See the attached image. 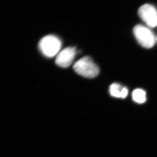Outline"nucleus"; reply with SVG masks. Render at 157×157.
<instances>
[{
	"mask_svg": "<svg viewBox=\"0 0 157 157\" xmlns=\"http://www.w3.org/2000/svg\"><path fill=\"white\" fill-rule=\"evenodd\" d=\"M133 33L139 44L145 48H153L157 41L154 34L146 26L136 25L133 29Z\"/></svg>",
	"mask_w": 157,
	"mask_h": 157,
	"instance_id": "obj_3",
	"label": "nucleus"
},
{
	"mask_svg": "<svg viewBox=\"0 0 157 157\" xmlns=\"http://www.w3.org/2000/svg\"><path fill=\"white\" fill-rule=\"evenodd\" d=\"M156 41H157V37H156Z\"/></svg>",
	"mask_w": 157,
	"mask_h": 157,
	"instance_id": "obj_8",
	"label": "nucleus"
},
{
	"mask_svg": "<svg viewBox=\"0 0 157 157\" xmlns=\"http://www.w3.org/2000/svg\"><path fill=\"white\" fill-rule=\"evenodd\" d=\"M76 48L68 47L60 52L56 58V64L63 68H67L70 67L73 63L76 56Z\"/></svg>",
	"mask_w": 157,
	"mask_h": 157,
	"instance_id": "obj_5",
	"label": "nucleus"
},
{
	"mask_svg": "<svg viewBox=\"0 0 157 157\" xmlns=\"http://www.w3.org/2000/svg\"><path fill=\"white\" fill-rule=\"evenodd\" d=\"M109 92L112 97L125 98L128 94V89L118 83H113L109 87Z\"/></svg>",
	"mask_w": 157,
	"mask_h": 157,
	"instance_id": "obj_6",
	"label": "nucleus"
},
{
	"mask_svg": "<svg viewBox=\"0 0 157 157\" xmlns=\"http://www.w3.org/2000/svg\"><path fill=\"white\" fill-rule=\"evenodd\" d=\"M62 42L58 37L53 35H48L41 39L39 48L44 56L48 58L54 57L60 52Z\"/></svg>",
	"mask_w": 157,
	"mask_h": 157,
	"instance_id": "obj_1",
	"label": "nucleus"
},
{
	"mask_svg": "<svg viewBox=\"0 0 157 157\" xmlns=\"http://www.w3.org/2000/svg\"><path fill=\"white\" fill-rule=\"evenodd\" d=\"M138 14L148 27L157 26V10L152 5L145 4L141 6L138 10Z\"/></svg>",
	"mask_w": 157,
	"mask_h": 157,
	"instance_id": "obj_4",
	"label": "nucleus"
},
{
	"mask_svg": "<svg viewBox=\"0 0 157 157\" xmlns=\"http://www.w3.org/2000/svg\"><path fill=\"white\" fill-rule=\"evenodd\" d=\"M74 69L78 74L88 78H94L99 74L100 70L92 58L86 56L82 58L74 64Z\"/></svg>",
	"mask_w": 157,
	"mask_h": 157,
	"instance_id": "obj_2",
	"label": "nucleus"
},
{
	"mask_svg": "<svg viewBox=\"0 0 157 157\" xmlns=\"http://www.w3.org/2000/svg\"><path fill=\"white\" fill-rule=\"evenodd\" d=\"M133 100L136 103L142 104L147 101V95L145 91L141 89H136L132 93Z\"/></svg>",
	"mask_w": 157,
	"mask_h": 157,
	"instance_id": "obj_7",
	"label": "nucleus"
}]
</instances>
